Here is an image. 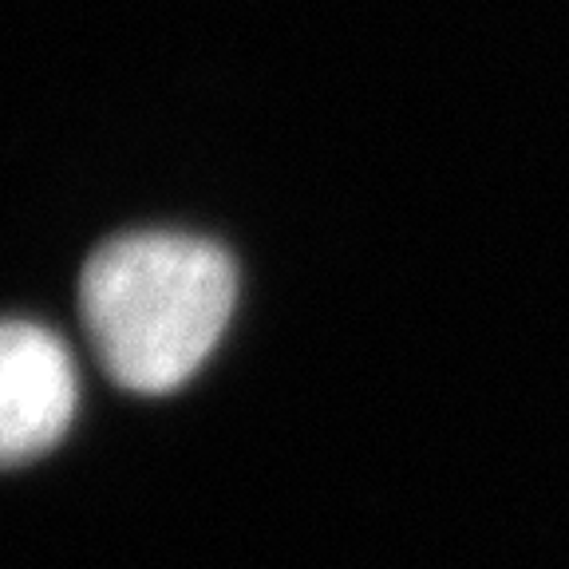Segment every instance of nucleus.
Wrapping results in <instances>:
<instances>
[{"label":"nucleus","instance_id":"1","mask_svg":"<svg viewBox=\"0 0 569 569\" xmlns=\"http://www.w3.org/2000/svg\"><path fill=\"white\" fill-rule=\"evenodd\" d=\"M238 301V269L194 233H123L88 258L80 317L99 365L119 388L167 396L222 340Z\"/></svg>","mask_w":569,"mask_h":569},{"label":"nucleus","instance_id":"2","mask_svg":"<svg viewBox=\"0 0 569 569\" xmlns=\"http://www.w3.org/2000/svg\"><path fill=\"white\" fill-rule=\"evenodd\" d=\"M76 400L80 380L68 345L36 320H0V467L52 451Z\"/></svg>","mask_w":569,"mask_h":569}]
</instances>
